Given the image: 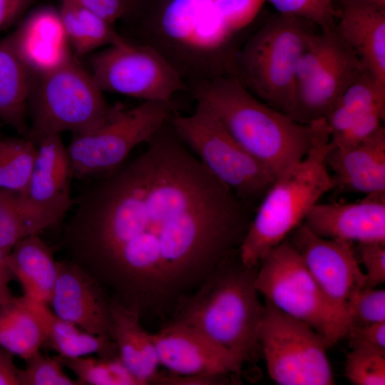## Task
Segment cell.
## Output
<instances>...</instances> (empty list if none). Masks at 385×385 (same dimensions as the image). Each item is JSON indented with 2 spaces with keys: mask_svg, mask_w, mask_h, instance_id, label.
Here are the masks:
<instances>
[{
  "mask_svg": "<svg viewBox=\"0 0 385 385\" xmlns=\"http://www.w3.org/2000/svg\"><path fill=\"white\" fill-rule=\"evenodd\" d=\"M160 364L181 375L239 373L244 363L189 325L173 322L152 334Z\"/></svg>",
  "mask_w": 385,
  "mask_h": 385,
  "instance_id": "14",
  "label": "cell"
},
{
  "mask_svg": "<svg viewBox=\"0 0 385 385\" xmlns=\"http://www.w3.org/2000/svg\"><path fill=\"white\" fill-rule=\"evenodd\" d=\"M335 29L365 68L385 83V9L341 1Z\"/></svg>",
  "mask_w": 385,
  "mask_h": 385,
  "instance_id": "21",
  "label": "cell"
},
{
  "mask_svg": "<svg viewBox=\"0 0 385 385\" xmlns=\"http://www.w3.org/2000/svg\"><path fill=\"white\" fill-rule=\"evenodd\" d=\"M279 14L304 19L322 31L335 29L337 11L333 0H265Z\"/></svg>",
  "mask_w": 385,
  "mask_h": 385,
  "instance_id": "34",
  "label": "cell"
},
{
  "mask_svg": "<svg viewBox=\"0 0 385 385\" xmlns=\"http://www.w3.org/2000/svg\"><path fill=\"white\" fill-rule=\"evenodd\" d=\"M151 7L163 34L190 51H215L232 35L211 0H156Z\"/></svg>",
  "mask_w": 385,
  "mask_h": 385,
  "instance_id": "17",
  "label": "cell"
},
{
  "mask_svg": "<svg viewBox=\"0 0 385 385\" xmlns=\"http://www.w3.org/2000/svg\"><path fill=\"white\" fill-rule=\"evenodd\" d=\"M382 103H385V83L364 70L324 118L330 138L345 131L361 115Z\"/></svg>",
  "mask_w": 385,
  "mask_h": 385,
  "instance_id": "26",
  "label": "cell"
},
{
  "mask_svg": "<svg viewBox=\"0 0 385 385\" xmlns=\"http://www.w3.org/2000/svg\"><path fill=\"white\" fill-rule=\"evenodd\" d=\"M56 357L77 376L80 385H140L119 356Z\"/></svg>",
  "mask_w": 385,
  "mask_h": 385,
  "instance_id": "30",
  "label": "cell"
},
{
  "mask_svg": "<svg viewBox=\"0 0 385 385\" xmlns=\"http://www.w3.org/2000/svg\"><path fill=\"white\" fill-rule=\"evenodd\" d=\"M258 343L270 377L280 385H332L327 340L265 299Z\"/></svg>",
  "mask_w": 385,
  "mask_h": 385,
  "instance_id": "10",
  "label": "cell"
},
{
  "mask_svg": "<svg viewBox=\"0 0 385 385\" xmlns=\"http://www.w3.org/2000/svg\"><path fill=\"white\" fill-rule=\"evenodd\" d=\"M58 12L69 43L78 55L108 46L120 37L112 24L75 0H62Z\"/></svg>",
  "mask_w": 385,
  "mask_h": 385,
  "instance_id": "28",
  "label": "cell"
},
{
  "mask_svg": "<svg viewBox=\"0 0 385 385\" xmlns=\"http://www.w3.org/2000/svg\"><path fill=\"white\" fill-rule=\"evenodd\" d=\"M247 207L164 125L80 195L63 245L140 313L202 284L230 257L250 222Z\"/></svg>",
  "mask_w": 385,
  "mask_h": 385,
  "instance_id": "1",
  "label": "cell"
},
{
  "mask_svg": "<svg viewBox=\"0 0 385 385\" xmlns=\"http://www.w3.org/2000/svg\"><path fill=\"white\" fill-rule=\"evenodd\" d=\"M172 111L170 101H143L128 109L115 107L98 125L74 133L67 147L73 176L96 179L116 169L169 121Z\"/></svg>",
  "mask_w": 385,
  "mask_h": 385,
  "instance_id": "9",
  "label": "cell"
},
{
  "mask_svg": "<svg viewBox=\"0 0 385 385\" xmlns=\"http://www.w3.org/2000/svg\"><path fill=\"white\" fill-rule=\"evenodd\" d=\"M14 354L0 346V385H20Z\"/></svg>",
  "mask_w": 385,
  "mask_h": 385,
  "instance_id": "44",
  "label": "cell"
},
{
  "mask_svg": "<svg viewBox=\"0 0 385 385\" xmlns=\"http://www.w3.org/2000/svg\"><path fill=\"white\" fill-rule=\"evenodd\" d=\"M195 96L276 177L307 155L325 125L324 119L309 125L292 120L258 99L235 78L204 80L195 88Z\"/></svg>",
  "mask_w": 385,
  "mask_h": 385,
  "instance_id": "2",
  "label": "cell"
},
{
  "mask_svg": "<svg viewBox=\"0 0 385 385\" xmlns=\"http://www.w3.org/2000/svg\"><path fill=\"white\" fill-rule=\"evenodd\" d=\"M45 335L34 314L20 297L0 306V346L24 360L45 345Z\"/></svg>",
  "mask_w": 385,
  "mask_h": 385,
  "instance_id": "27",
  "label": "cell"
},
{
  "mask_svg": "<svg viewBox=\"0 0 385 385\" xmlns=\"http://www.w3.org/2000/svg\"><path fill=\"white\" fill-rule=\"evenodd\" d=\"M37 150V144L27 137L0 139V188L24 192Z\"/></svg>",
  "mask_w": 385,
  "mask_h": 385,
  "instance_id": "29",
  "label": "cell"
},
{
  "mask_svg": "<svg viewBox=\"0 0 385 385\" xmlns=\"http://www.w3.org/2000/svg\"><path fill=\"white\" fill-rule=\"evenodd\" d=\"M88 72L73 58L48 73L37 76L29 101V136L36 144L64 131L80 133L106 119L115 107Z\"/></svg>",
  "mask_w": 385,
  "mask_h": 385,
  "instance_id": "6",
  "label": "cell"
},
{
  "mask_svg": "<svg viewBox=\"0 0 385 385\" xmlns=\"http://www.w3.org/2000/svg\"><path fill=\"white\" fill-rule=\"evenodd\" d=\"M14 279L18 280L24 297L48 305L56 281L58 262L38 235L19 240L7 260Z\"/></svg>",
  "mask_w": 385,
  "mask_h": 385,
  "instance_id": "24",
  "label": "cell"
},
{
  "mask_svg": "<svg viewBox=\"0 0 385 385\" xmlns=\"http://www.w3.org/2000/svg\"><path fill=\"white\" fill-rule=\"evenodd\" d=\"M48 305L60 318L82 330L111 338L110 301L101 284L73 261L58 262Z\"/></svg>",
  "mask_w": 385,
  "mask_h": 385,
  "instance_id": "15",
  "label": "cell"
},
{
  "mask_svg": "<svg viewBox=\"0 0 385 385\" xmlns=\"http://www.w3.org/2000/svg\"><path fill=\"white\" fill-rule=\"evenodd\" d=\"M334 188L366 195L385 192V130L353 145H329L326 158Z\"/></svg>",
  "mask_w": 385,
  "mask_h": 385,
  "instance_id": "20",
  "label": "cell"
},
{
  "mask_svg": "<svg viewBox=\"0 0 385 385\" xmlns=\"http://www.w3.org/2000/svg\"><path fill=\"white\" fill-rule=\"evenodd\" d=\"M25 361L26 366L19 369L20 385H80L64 372L56 356H45L38 350Z\"/></svg>",
  "mask_w": 385,
  "mask_h": 385,
  "instance_id": "35",
  "label": "cell"
},
{
  "mask_svg": "<svg viewBox=\"0 0 385 385\" xmlns=\"http://www.w3.org/2000/svg\"><path fill=\"white\" fill-rule=\"evenodd\" d=\"M31 235L21 194L0 188V248L11 251L19 240Z\"/></svg>",
  "mask_w": 385,
  "mask_h": 385,
  "instance_id": "32",
  "label": "cell"
},
{
  "mask_svg": "<svg viewBox=\"0 0 385 385\" xmlns=\"http://www.w3.org/2000/svg\"><path fill=\"white\" fill-rule=\"evenodd\" d=\"M312 26L279 14L252 35L238 56V80L258 99L285 114L295 91L299 59L314 33Z\"/></svg>",
  "mask_w": 385,
  "mask_h": 385,
  "instance_id": "5",
  "label": "cell"
},
{
  "mask_svg": "<svg viewBox=\"0 0 385 385\" xmlns=\"http://www.w3.org/2000/svg\"><path fill=\"white\" fill-rule=\"evenodd\" d=\"M109 24L130 14L150 0H75Z\"/></svg>",
  "mask_w": 385,
  "mask_h": 385,
  "instance_id": "40",
  "label": "cell"
},
{
  "mask_svg": "<svg viewBox=\"0 0 385 385\" xmlns=\"http://www.w3.org/2000/svg\"><path fill=\"white\" fill-rule=\"evenodd\" d=\"M345 375L354 385L385 384V351L356 347L346 354Z\"/></svg>",
  "mask_w": 385,
  "mask_h": 385,
  "instance_id": "33",
  "label": "cell"
},
{
  "mask_svg": "<svg viewBox=\"0 0 385 385\" xmlns=\"http://www.w3.org/2000/svg\"><path fill=\"white\" fill-rule=\"evenodd\" d=\"M35 0H0V31L14 24Z\"/></svg>",
  "mask_w": 385,
  "mask_h": 385,
  "instance_id": "43",
  "label": "cell"
},
{
  "mask_svg": "<svg viewBox=\"0 0 385 385\" xmlns=\"http://www.w3.org/2000/svg\"><path fill=\"white\" fill-rule=\"evenodd\" d=\"M346 313L351 327L385 322V290L356 289L347 302Z\"/></svg>",
  "mask_w": 385,
  "mask_h": 385,
  "instance_id": "36",
  "label": "cell"
},
{
  "mask_svg": "<svg viewBox=\"0 0 385 385\" xmlns=\"http://www.w3.org/2000/svg\"><path fill=\"white\" fill-rule=\"evenodd\" d=\"M255 285L265 299L312 327L330 346L346 337L348 321L326 298L289 240L285 239L261 260Z\"/></svg>",
  "mask_w": 385,
  "mask_h": 385,
  "instance_id": "7",
  "label": "cell"
},
{
  "mask_svg": "<svg viewBox=\"0 0 385 385\" xmlns=\"http://www.w3.org/2000/svg\"><path fill=\"white\" fill-rule=\"evenodd\" d=\"M171 125L207 169L247 206L260 202L277 178L245 150L201 103L190 114L175 116Z\"/></svg>",
  "mask_w": 385,
  "mask_h": 385,
  "instance_id": "8",
  "label": "cell"
},
{
  "mask_svg": "<svg viewBox=\"0 0 385 385\" xmlns=\"http://www.w3.org/2000/svg\"><path fill=\"white\" fill-rule=\"evenodd\" d=\"M111 339L118 356L140 385L153 384L160 365L152 334L140 322V313L116 299L110 300Z\"/></svg>",
  "mask_w": 385,
  "mask_h": 385,
  "instance_id": "22",
  "label": "cell"
},
{
  "mask_svg": "<svg viewBox=\"0 0 385 385\" xmlns=\"http://www.w3.org/2000/svg\"><path fill=\"white\" fill-rule=\"evenodd\" d=\"M340 1L358 2L385 9V0H340Z\"/></svg>",
  "mask_w": 385,
  "mask_h": 385,
  "instance_id": "46",
  "label": "cell"
},
{
  "mask_svg": "<svg viewBox=\"0 0 385 385\" xmlns=\"http://www.w3.org/2000/svg\"><path fill=\"white\" fill-rule=\"evenodd\" d=\"M366 69L345 44L317 75L297 86L286 114L304 125L324 119L346 88Z\"/></svg>",
  "mask_w": 385,
  "mask_h": 385,
  "instance_id": "18",
  "label": "cell"
},
{
  "mask_svg": "<svg viewBox=\"0 0 385 385\" xmlns=\"http://www.w3.org/2000/svg\"><path fill=\"white\" fill-rule=\"evenodd\" d=\"M8 252L0 251V306L6 304L13 300L9 282L14 279L8 267Z\"/></svg>",
  "mask_w": 385,
  "mask_h": 385,
  "instance_id": "45",
  "label": "cell"
},
{
  "mask_svg": "<svg viewBox=\"0 0 385 385\" xmlns=\"http://www.w3.org/2000/svg\"><path fill=\"white\" fill-rule=\"evenodd\" d=\"M329 145L325 124L307 155L275 178L239 246L238 257L243 265L258 267L272 248L304 222L320 198L334 188L325 161Z\"/></svg>",
  "mask_w": 385,
  "mask_h": 385,
  "instance_id": "3",
  "label": "cell"
},
{
  "mask_svg": "<svg viewBox=\"0 0 385 385\" xmlns=\"http://www.w3.org/2000/svg\"><path fill=\"white\" fill-rule=\"evenodd\" d=\"M344 41L336 29L314 33L298 61L295 89L310 80L335 56Z\"/></svg>",
  "mask_w": 385,
  "mask_h": 385,
  "instance_id": "31",
  "label": "cell"
},
{
  "mask_svg": "<svg viewBox=\"0 0 385 385\" xmlns=\"http://www.w3.org/2000/svg\"><path fill=\"white\" fill-rule=\"evenodd\" d=\"M222 262L184 306L175 322L192 327L243 363L260 348L263 306L255 285L258 267Z\"/></svg>",
  "mask_w": 385,
  "mask_h": 385,
  "instance_id": "4",
  "label": "cell"
},
{
  "mask_svg": "<svg viewBox=\"0 0 385 385\" xmlns=\"http://www.w3.org/2000/svg\"><path fill=\"white\" fill-rule=\"evenodd\" d=\"M226 375H181L171 373L158 374L153 384L164 385H216L227 382Z\"/></svg>",
  "mask_w": 385,
  "mask_h": 385,
  "instance_id": "42",
  "label": "cell"
},
{
  "mask_svg": "<svg viewBox=\"0 0 385 385\" xmlns=\"http://www.w3.org/2000/svg\"><path fill=\"white\" fill-rule=\"evenodd\" d=\"M384 117L385 103L374 106L361 115L345 131L331 137V145L344 148L361 142L383 127Z\"/></svg>",
  "mask_w": 385,
  "mask_h": 385,
  "instance_id": "38",
  "label": "cell"
},
{
  "mask_svg": "<svg viewBox=\"0 0 385 385\" xmlns=\"http://www.w3.org/2000/svg\"><path fill=\"white\" fill-rule=\"evenodd\" d=\"M29 181L21 195L26 222L31 235L59 225L71 210L73 173L61 134L40 140Z\"/></svg>",
  "mask_w": 385,
  "mask_h": 385,
  "instance_id": "12",
  "label": "cell"
},
{
  "mask_svg": "<svg viewBox=\"0 0 385 385\" xmlns=\"http://www.w3.org/2000/svg\"><path fill=\"white\" fill-rule=\"evenodd\" d=\"M17 53L37 77L64 66L73 59L59 12L40 9L11 33Z\"/></svg>",
  "mask_w": 385,
  "mask_h": 385,
  "instance_id": "19",
  "label": "cell"
},
{
  "mask_svg": "<svg viewBox=\"0 0 385 385\" xmlns=\"http://www.w3.org/2000/svg\"><path fill=\"white\" fill-rule=\"evenodd\" d=\"M225 27L233 34L251 24L265 0H211Z\"/></svg>",
  "mask_w": 385,
  "mask_h": 385,
  "instance_id": "37",
  "label": "cell"
},
{
  "mask_svg": "<svg viewBox=\"0 0 385 385\" xmlns=\"http://www.w3.org/2000/svg\"><path fill=\"white\" fill-rule=\"evenodd\" d=\"M366 269L364 288H376L385 282V243L364 242L356 246Z\"/></svg>",
  "mask_w": 385,
  "mask_h": 385,
  "instance_id": "39",
  "label": "cell"
},
{
  "mask_svg": "<svg viewBox=\"0 0 385 385\" xmlns=\"http://www.w3.org/2000/svg\"><path fill=\"white\" fill-rule=\"evenodd\" d=\"M36 76L17 53L11 34L0 40V118L28 137L29 101Z\"/></svg>",
  "mask_w": 385,
  "mask_h": 385,
  "instance_id": "23",
  "label": "cell"
},
{
  "mask_svg": "<svg viewBox=\"0 0 385 385\" xmlns=\"http://www.w3.org/2000/svg\"><path fill=\"white\" fill-rule=\"evenodd\" d=\"M90 62V72L103 91L143 101H170L185 88L180 71L164 54L122 37L93 56Z\"/></svg>",
  "mask_w": 385,
  "mask_h": 385,
  "instance_id": "11",
  "label": "cell"
},
{
  "mask_svg": "<svg viewBox=\"0 0 385 385\" xmlns=\"http://www.w3.org/2000/svg\"><path fill=\"white\" fill-rule=\"evenodd\" d=\"M346 337L351 349L364 347L385 351V322L351 326Z\"/></svg>",
  "mask_w": 385,
  "mask_h": 385,
  "instance_id": "41",
  "label": "cell"
},
{
  "mask_svg": "<svg viewBox=\"0 0 385 385\" xmlns=\"http://www.w3.org/2000/svg\"><path fill=\"white\" fill-rule=\"evenodd\" d=\"M24 304L38 319L45 335V344L58 355L79 357L96 354L101 357L118 356L113 339L106 336L86 332L77 326L60 318L48 305L20 297Z\"/></svg>",
  "mask_w": 385,
  "mask_h": 385,
  "instance_id": "25",
  "label": "cell"
},
{
  "mask_svg": "<svg viewBox=\"0 0 385 385\" xmlns=\"http://www.w3.org/2000/svg\"><path fill=\"white\" fill-rule=\"evenodd\" d=\"M293 232L289 242L326 298L351 327L346 304L351 295L364 287L365 280L354 243L319 237L304 223Z\"/></svg>",
  "mask_w": 385,
  "mask_h": 385,
  "instance_id": "13",
  "label": "cell"
},
{
  "mask_svg": "<svg viewBox=\"0 0 385 385\" xmlns=\"http://www.w3.org/2000/svg\"><path fill=\"white\" fill-rule=\"evenodd\" d=\"M303 223L324 238L385 243V192L366 195L353 202H318Z\"/></svg>",
  "mask_w": 385,
  "mask_h": 385,
  "instance_id": "16",
  "label": "cell"
}]
</instances>
